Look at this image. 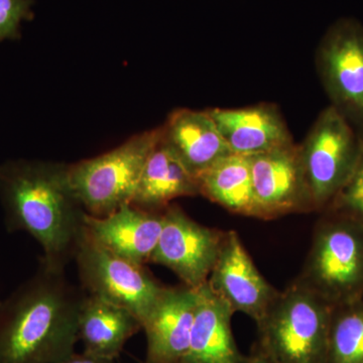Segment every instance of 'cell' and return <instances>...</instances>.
Segmentation results:
<instances>
[{
    "label": "cell",
    "instance_id": "10",
    "mask_svg": "<svg viewBox=\"0 0 363 363\" xmlns=\"http://www.w3.org/2000/svg\"><path fill=\"white\" fill-rule=\"evenodd\" d=\"M259 219L314 211L298 145L248 157Z\"/></svg>",
    "mask_w": 363,
    "mask_h": 363
},
{
    "label": "cell",
    "instance_id": "20",
    "mask_svg": "<svg viewBox=\"0 0 363 363\" xmlns=\"http://www.w3.org/2000/svg\"><path fill=\"white\" fill-rule=\"evenodd\" d=\"M328 363H363V300L332 308Z\"/></svg>",
    "mask_w": 363,
    "mask_h": 363
},
{
    "label": "cell",
    "instance_id": "12",
    "mask_svg": "<svg viewBox=\"0 0 363 363\" xmlns=\"http://www.w3.org/2000/svg\"><path fill=\"white\" fill-rule=\"evenodd\" d=\"M197 301V290L166 286L142 324L147 337L145 363H180L188 357Z\"/></svg>",
    "mask_w": 363,
    "mask_h": 363
},
{
    "label": "cell",
    "instance_id": "2",
    "mask_svg": "<svg viewBox=\"0 0 363 363\" xmlns=\"http://www.w3.org/2000/svg\"><path fill=\"white\" fill-rule=\"evenodd\" d=\"M83 295L65 267L40 262L0 306V363H58L75 352Z\"/></svg>",
    "mask_w": 363,
    "mask_h": 363
},
{
    "label": "cell",
    "instance_id": "3",
    "mask_svg": "<svg viewBox=\"0 0 363 363\" xmlns=\"http://www.w3.org/2000/svg\"><path fill=\"white\" fill-rule=\"evenodd\" d=\"M332 308L293 281L257 322L255 350L272 363H328Z\"/></svg>",
    "mask_w": 363,
    "mask_h": 363
},
{
    "label": "cell",
    "instance_id": "25",
    "mask_svg": "<svg viewBox=\"0 0 363 363\" xmlns=\"http://www.w3.org/2000/svg\"><path fill=\"white\" fill-rule=\"evenodd\" d=\"M180 363H196L195 362H193L192 359H190V358L186 357L184 358L183 360Z\"/></svg>",
    "mask_w": 363,
    "mask_h": 363
},
{
    "label": "cell",
    "instance_id": "22",
    "mask_svg": "<svg viewBox=\"0 0 363 363\" xmlns=\"http://www.w3.org/2000/svg\"><path fill=\"white\" fill-rule=\"evenodd\" d=\"M35 0H0V43L20 40L23 21H32Z\"/></svg>",
    "mask_w": 363,
    "mask_h": 363
},
{
    "label": "cell",
    "instance_id": "6",
    "mask_svg": "<svg viewBox=\"0 0 363 363\" xmlns=\"http://www.w3.org/2000/svg\"><path fill=\"white\" fill-rule=\"evenodd\" d=\"M298 150L314 211L323 212L357 166L363 133L329 105L320 112Z\"/></svg>",
    "mask_w": 363,
    "mask_h": 363
},
{
    "label": "cell",
    "instance_id": "17",
    "mask_svg": "<svg viewBox=\"0 0 363 363\" xmlns=\"http://www.w3.org/2000/svg\"><path fill=\"white\" fill-rule=\"evenodd\" d=\"M188 358L196 363H243L231 329L234 312L208 284L198 289Z\"/></svg>",
    "mask_w": 363,
    "mask_h": 363
},
{
    "label": "cell",
    "instance_id": "14",
    "mask_svg": "<svg viewBox=\"0 0 363 363\" xmlns=\"http://www.w3.org/2000/svg\"><path fill=\"white\" fill-rule=\"evenodd\" d=\"M234 154L255 156L294 143L283 114L272 104L208 109Z\"/></svg>",
    "mask_w": 363,
    "mask_h": 363
},
{
    "label": "cell",
    "instance_id": "9",
    "mask_svg": "<svg viewBox=\"0 0 363 363\" xmlns=\"http://www.w3.org/2000/svg\"><path fill=\"white\" fill-rule=\"evenodd\" d=\"M162 216L161 235L150 262L171 269L184 286L198 290L213 271L224 231L201 225L177 205L167 207Z\"/></svg>",
    "mask_w": 363,
    "mask_h": 363
},
{
    "label": "cell",
    "instance_id": "1",
    "mask_svg": "<svg viewBox=\"0 0 363 363\" xmlns=\"http://www.w3.org/2000/svg\"><path fill=\"white\" fill-rule=\"evenodd\" d=\"M69 166L39 160L0 164V204L9 233L30 234L43 250L40 262L66 267L84 233L86 211L69 180Z\"/></svg>",
    "mask_w": 363,
    "mask_h": 363
},
{
    "label": "cell",
    "instance_id": "26",
    "mask_svg": "<svg viewBox=\"0 0 363 363\" xmlns=\"http://www.w3.org/2000/svg\"><path fill=\"white\" fill-rule=\"evenodd\" d=\"M0 306H1V301H0Z\"/></svg>",
    "mask_w": 363,
    "mask_h": 363
},
{
    "label": "cell",
    "instance_id": "8",
    "mask_svg": "<svg viewBox=\"0 0 363 363\" xmlns=\"http://www.w3.org/2000/svg\"><path fill=\"white\" fill-rule=\"evenodd\" d=\"M318 74L333 106L363 133V26L340 18L325 33L316 52Z\"/></svg>",
    "mask_w": 363,
    "mask_h": 363
},
{
    "label": "cell",
    "instance_id": "7",
    "mask_svg": "<svg viewBox=\"0 0 363 363\" xmlns=\"http://www.w3.org/2000/svg\"><path fill=\"white\" fill-rule=\"evenodd\" d=\"M74 259L88 295L124 308L142 324L166 289L147 271L145 264L109 252L91 240L85 230Z\"/></svg>",
    "mask_w": 363,
    "mask_h": 363
},
{
    "label": "cell",
    "instance_id": "5",
    "mask_svg": "<svg viewBox=\"0 0 363 363\" xmlns=\"http://www.w3.org/2000/svg\"><path fill=\"white\" fill-rule=\"evenodd\" d=\"M162 128L135 135L116 149L69 166V180L86 213L104 217L130 204Z\"/></svg>",
    "mask_w": 363,
    "mask_h": 363
},
{
    "label": "cell",
    "instance_id": "16",
    "mask_svg": "<svg viewBox=\"0 0 363 363\" xmlns=\"http://www.w3.org/2000/svg\"><path fill=\"white\" fill-rule=\"evenodd\" d=\"M162 130L164 140L196 177L233 154L207 111L177 109Z\"/></svg>",
    "mask_w": 363,
    "mask_h": 363
},
{
    "label": "cell",
    "instance_id": "19",
    "mask_svg": "<svg viewBox=\"0 0 363 363\" xmlns=\"http://www.w3.org/2000/svg\"><path fill=\"white\" fill-rule=\"evenodd\" d=\"M197 178L200 195L231 213L259 219L248 157L233 152Z\"/></svg>",
    "mask_w": 363,
    "mask_h": 363
},
{
    "label": "cell",
    "instance_id": "11",
    "mask_svg": "<svg viewBox=\"0 0 363 363\" xmlns=\"http://www.w3.org/2000/svg\"><path fill=\"white\" fill-rule=\"evenodd\" d=\"M208 286L230 307L259 322L279 291L264 278L236 231H224L218 259Z\"/></svg>",
    "mask_w": 363,
    "mask_h": 363
},
{
    "label": "cell",
    "instance_id": "18",
    "mask_svg": "<svg viewBox=\"0 0 363 363\" xmlns=\"http://www.w3.org/2000/svg\"><path fill=\"white\" fill-rule=\"evenodd\" d=\"M142 323L130 311L96 296L83 298L78 318V339L84 352L116 360L124 345L138 331Z\"/></svg>",
    "mask_w": 363,
    "mask_h": 363
},
{
    "label": "cell",
    "instance_id": "15",
    "mask_svg": "<svg viewBox=\"0 0 363 363\" xmlns=\"http://www.w3.org/2000/svg\"><path fill=\"white\" fill-rule=\"evenodd\" d=\"M200 195L198 178L164 140V136L147 157L131 205L162 212L177 198Z\"/></svg>",
    "mask_w": 363,
    "mask_h": 363
},
{
    "label": "cell",
    "instance_id": "24",
    "mask_svg": "<svg viewBox=\"0 0 363 363\" xmlns=\"http://www.w3.org/2000/svg\"><path fill=\"white\" fill-rule=\"evenodd\" d=\"M243 363H272L259 350H255L252 354L245 357Z\"/></svg>",
    "mask_w": 363,
    "mask_h": 363
},
{
    "label": "cell",
    "instance_id": "21",
    "mask_svg": "<svg viewBox=\"0 0 363 363\" xmlns=\"http://www.w3.org/2000/svg\"><path fill=\"white\" fill-rule=\"evenodd\" d=\"M325 211L344 215L363 225V152L352 175Z\"/></svg>",
    "mask_w": 363,
    "mask_h": 363
},
{
    "label": "cell",
    "instance_id": "23",
    "mask_svg": "<svg viewBox=\"0 0 363 363\" xmlns=\"http://www.w3.org/2000/svg\"><path fill=\"white\" fill-rule=\"evenodd\" d=\"M58 363H116V362L113 359L95 357V355L89 354V353L83 351L82 353H72L65 359Z\"/></svg>",
    "mask_w": 363,
    "mask_h": 363
},
{
    "label": "cell",
    "instance_id": "4",
    "mask_svg": "<svg viewBox=\"0 0 363 363\" xmlns=\"http://www.w3.org/2000/svg\"><path fill=\"white\" fill-rule=\"evenodd\" d=\"M304 267L296 281L336 307L363 300V225L322 212Z\"/></svg>",
    "mask_w": 363,
    "mask_h": 363
},
{
    "label": "cell",
    "instance_id": "13",
    "mask_svg": "<svg viewBox=\"0 0 363 363\" xmlns=\"http://www.w3.org/2000/svg\"><path fill=\"white\" fill-rule=\"evenodd\" d=\"M162 224V211H147L125 204L104 217L86 213L84 230L91 240L109 252L145 264L156 250Z\"/></svg>",
    "mask_w": 363,
    "mask_h": 363
}]
</instances>
